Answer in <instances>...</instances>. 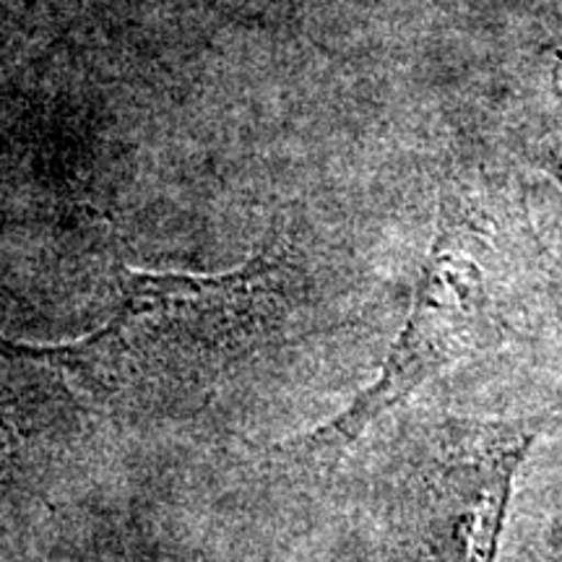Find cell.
<instances>
[{"mask_svg":"<svg viewBox=\"0 0 562 562\" xmlns=\"http://www.w3.org/2000/svg\"><path fill=\"white\" fill-rule=\"evenodd\" d=\"M497 227L474 188H442L438 229L422 266L409 318L381 372L336 419L281 446L307 467H328L385 412L451 364L497 341Z\"/></svg>","mask_w":562,"mask_h":562,"instance_id":"obj_2","label":"cell"},{"mask_svg":"<svg viewBox=\"0 0 562 562\" xmlns=\"http://www.w3.org/2000/svg\"><path fill=\"white\" fill-rule=\"evenodd\" d=\"M0 461H3V446H0Z\"/></svg>","mask_w":562,"mask_h":562,"instance_id":"obj_5","label":"cell"},{"mask_svg":"<svg viewBox=\"0 0 562 562\" xmlns=\"http://www.w3.org/2000/svg\"><path fill=\"white\" fill-rule=\"evenodd\" d=\"M537 430L524 422L467 427L430 484V539L438 562H497L513 480Z\"/></svg>","mask_w":562,"mask_h":562,"instance_id":"obj_3","label":"cell"},{"mask_svg":"<svg viewBox=\"0 0 562 562\" xmlns=\"http://www.w3.org/2000/svg\"><path fill=\"white\" fill-rule=\"evenodd\" d=\"M117 277L121 300L100 331L58 347L0 339V351L55 370L94 406L161 412L206 393L261 349L290 315L294 290L286 243L216 277L131 266Z\"/></svg>","mask_w":562,"mask_h":562,"instance_id":"obj_1","label":"cell"},{"mask_svg":"<svg viewBox=\"0 0 562 562\" xmlns=\"http://www.w3.org/2000/svg\"><path fill=\"white\" fill-rule=\"evenodd\" d=\"M544 170L552 175L554 180H558V186L562 188V149H552L547 154V161H544Z\"/></svg>","mask_w":562,"mask_h":562,"instance_id":"obj_4","label":"cell"}]
</instances>
